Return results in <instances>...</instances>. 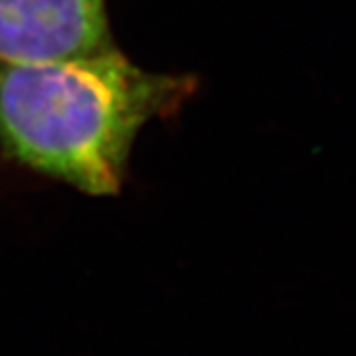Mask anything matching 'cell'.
I'll return each mask as SVG.
<instances>
[{
	"instance_id": "cell-1",
	"label": "cell",
	"mask_w": 356,
	"mask_h": 356,
	"mask_svg": "<svg viewBox=\"0 0 356 356\" xmlns=\"http://www.w3.org/2000/svg\"><path fill=\"white\" fill-rule=\"evenodd\" d=\"M198 89L191 74L149 72L117 46L86 56L0 64V151L93 198L123 191L140 131Z\"/></svg>"
},
{
	"instance_id": "cell-2",
	"label": "cell",
	"mask_w": 356,
	"mask_h": 356,
	"mask_svg": "<svg viewBox=\"0 0 356 356\" xmlns=\"http://www.w3.org/2000/svg\"><path fill=\"white\" fill-rule=\"evenodd\" d=\"M115 46L107 0H0V64H40Z\"/></svg>"
}]
</instances>
